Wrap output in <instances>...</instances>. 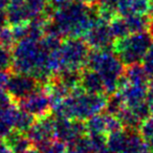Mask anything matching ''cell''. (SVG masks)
<instances>
[{"mask_svg":"<svg viewBox=\"0 0 153 153\" xmlns=\"http://www.w3.org/2000/svg\"><path fill=\"white\" fill-rule=\"evenodd\" d=\"M99 19L97 5L74 1L55 10L45 26V35L64 38H81Z\"/></svg>","mask_w":153,"mask_h":153,"instance_id":"1","label":"cell"},{"mask_svg":"<svg viewBox=\"0 0 153 153\" xmlns=\"http://www.w3.org/2000/svg\"><path fill=\"white\" fill-rule=\"evenodd\" d=\"M106 103V94H89L79 87L65 97L51 111L55 117L86 121L92 115L104 111Z\"/></svg>","mask_w":153,"mask_h":153,"instance_id":"2","label":"cell"},{"mask_svg":"<svg viewBox=\"0 0 153 153\" xmlns=\"http://www.w3.org/2000/svg\"><path fill=\"white\" fill-rule=\"evenodd\" d=\"M86 67L96 70L104 84L105 94L111 96L119 88V82L125 71V65L110 49H90Z\"/></svg>","mask_w":153,"mask_h":153,"instance_id":"3","label":"cell"},{"mask_svg":"<svg viewBox=\"0 0 153 153\" xmlns=\"http://www.w3.org/2000/svg\"><path fill=\"white\" fill-rule=\"evenodd\" d=\"M152 44V36L148 30H146L115 39L112 45V51L124 65L129 66L142 63Z\"/></svg>","mask_w":153,"mask_h":153,"instance_id":"4","label":"cell"},{"mask_svg":"<svg viewBox=\"0 0 153 153\" xmlns=\"http://www.w3.org/2000/svg\"><path fill=\"white\" fill-rule=\"evenodd\" d=\"M90 49L89 45L83 39L65 38L58 48L60 71L64 69L82 70V68L86 66Z\"/></svg>","mask_w":153,"mask_h":153,"instance_id":"5","label":"cell"},{"mask_svg":"<svg viewBox=\"0 0 153 153\" xmlns=\"http://www.w3.org/2000/svg\"><path fill=\"white\" fill-rule=\"evenodd\" d=\"M42 87L43 84L30 74L12 72L5 86V90L16 103L40 90Z\"/></svg>","mask_w":153,"mask_h":153,"instance_id":"6","label":"cell"},{"mask_svg":"<svg viewBox=\"0 0 153 153\" xmlns=\"http://www.w3.org/2000/svg\"><path fill=\"white\" fill-rule=\"evenodd\" d=\"M84 40L91 49L112 51V45L115 39L111 34L108 22L99 18L90 27V30L85 34Z\"/></svg>","mask_w":153,"mask_h":153,"instance_id":"7","label":"cell"},{"mask_svg":"<svg viewBox=\"0 0 153 153\" xmlns=\"http://www.w3.org/2000/svg\"><path fill=\"white\" fill-rule=\"evenodd\" d=\"M86 134L85 123L78 120L55 117V137L66 144H72Z\"/></svg>","mask_w":153,"mask_h":153,"instance_id":"8","label":"cell"},{"mask_svg":"<svg viewBox=\"0 0 153 153\" xmlns=\"http://www.w3.org/2000/svg\"><path fill=\"white\" fill-rule=\"evenodd\" d=\"M16 105L20 109L34 115L36 119L51 113V98L43 87L30 96L16 102Z\"/></svg>","mask_w":153,"mask_h":153,"instance_id":"9","label":"cell"},{"mask_svg":"<svg viewBox=\"0 0 153 153\" xmlns=\"http://www.w3.org/2000/svg\"><path fill=\"white\" fill-rule=\"evenodd\" d=\"M25 134L34 147H38L46 140L55 138V115L49 113L36 119Z\"/></svg>","mask_w":153,"mask_h":153,"instance_id":"10","label":"cell"},{"mask_svg":"<svg viewBox=\"0 0 153 153\" xmlns=\"http://www.w3.org/2000/svg\"><path fill=\"white\" fill-rule=\"evenodd\" d=\"M5 17L10 26H15L30 21V17L26 7V0H11L5 10Z\"/></svg>","mask_w":153,"mask_h":153,"instance_id":"11","label":"cell"},{"mask_svg":"<svg viewBox=\"0 0 153 153\" xmlns=\"http://www.w3.org/2000/svg\"><path fill=\"white\" fill-rule=\"evenodd\" d=\"M117 12V15L122 17L131 14L150 15L151 0H119Z\"/></svg>","mask_w":153,"mask_h":153,"instance_id":"12","label":"cell"},{"mask_svg":"<svg viewBox=\"0 0 153 153\" xmlns=\"http://www.w3.org/2000/svg\"><path fill=\"white\" fill-rule=\"evenodd\" d=\"M80 87L86 92L89 94H105L104 84L101 76L92 69H87L82 71V78Z\"/></svg>","mask_w":153,"mask_h":153,"instance_id":"13","label":"cell"},{"mask_svg":"<svg viewBox=\"0 0 153 153\" xmlns=\"http://www.w3.org/2000/svg\"><path fill=\"white\" fill-rule=\"evenodd\" d=\"M3 142L13 153H23L34 147L26 134L18 130H13L3 138Z\"/></svg>","mask_w":153,"mask_h":153,"instance_id":"14","label":"cell"},{"mask_svg":"<svg viewBox=\"0 0 153 153\" xmlns=\"http://www.w3.org/2000/svg\"><path fill=\"white\" fill-rule=\"evenodd\" d=\"M123 78L128 84L133 85H148L150 80V76L140 63L125 66Z\"/></svg>","mask_w":153,"mask_h":153,"instance_id":"15","label":"cell"},{"mask_svg":"<svg viewBox=\"0 0 153 153\" xmlns=\"http://www.w3.org/2000/svg\"><path fill=\"white\" fill-rule=\"evenodd\" d=\"M125 20L130 34H135V33H142L148 30L151 17H149V15L131 14L129 16H126Z\"/></svg>","mask_w":153,"mask_h":153,"instance_id":"16","label":"cell"},{"mask_svg":"<svg viewBox=\"0 0 153 153\" xmlns=\"http://www.w3.org/2000/svg\"><path fill=\"white\" fill-rule=\"evenodd\" d=\"M128 140V130L122 129L120 131L107 134V149L113 153H122L125 149Z\"/></svg>","mask_w":153,"mask_h":153,"instance_id":"17","label":"cell"},{"mask_svg":"<svg viewBox=\"0 0 153 153\" xmlns=\"http://www.w3.org/2000/svg\"><path fill=\"white\" fill-rule=\"evenodd\" d=\"M86 133H106V126H105V113H97L90 117L85 121Z\"/></svg>","mask_w":153,"mask_h":153,"instance_id":"18","label":"cell"},{"mask_svg":"<svg viewBox=\"0 0 153 153\" xmlns=\"http://www.w3.org/2000/svg\"><path fill=\"white\" fill-rule=\"evenodd\" d=\"M108 24H109V28H110V32L112 34V36L114 37V39L123 38V37L130 35L127 23H126L125 17L117 15L109 21Z\"/></svg>","mask_w":153,"mask_h":153,"instance_id":"19","label":"cell"},{"mask_svg":"<svg viewBox=\"0 0 153 153\" xmlns=\"http://www.w3.org/2000/svg\"><path fill=\"white\" fill-rule=\"evenodd\" d=\"M35 148L38 149L40 153H66L67 144L58 138H51Z\"/></svg>","mask_w":153,"mask_h":153,"instance_id":"20","label":"cell"},{"mask_svg":"<svg viewBox=\"0 0 153 153\" xmlns=\"http://www.w3.org/2000/svg\"><path fill=\"white\" fill-rule=\"evenodd\" d=\"M35 121H36V117L34 115H32L30 113L26 112V111L19 108L17 117H16L15 130H18V131L25 133L30 128V126L34 124Z\"/></svg>","mask_w":153,"mask_h":153,"instance_id":"21","label":"cell"},{"mask_svg":"<svg viewBox=\"0 0 153 153\" xmlns=\"http://www.w3.org/2000/svg\"><path fill=\"white\" fill-rule=\"evenodd\" d=\"M126 105L124 103L123 99H122L121 94L119 92H115V94L109 96V98H107V103L106 107H105V112L110 113V114L117 115L120 111L123 108H125Z\"/></svg>","mask_w":153,"mask_h":153,"instance_id":"22","label":"cell"},{"mask_svg":"<svg viewBox=\"0 0 153 153\" xmlns=\"http://www.w3.org/2000/svg\"><path fill=\"white\" fill-rule=\"evenodd\" d=\"M16 39L13 34L12 27L4 26L2 30H0V44L2 46L7 47L9 49H13V47L16 44Z\"/></svg>","mask_w":153,"mask_h":153,"instance_id":"23","label":"cell"},{"mask_svg":"<svg viewBox=\"0 0 153 153\" xmlns=\"http://www.w3.org/2000/svg\"><path fill=\"white\" fill-rule=\"evenodd\" d=\"M12 64H13L12 49L7 48L0 44V69L11 71Z\"/></svg>","mask_w":153,"mask_h":153,"instance_id":"24","label":"cell"},{"mask_svg":"<svg viewBox=\"0 0 153 153\" xmlns=\"http://www.w3.org/2000/svg\"><path fill=\"white\" fill-rule=\"evenodd\" d=\"M138 132L146 142L153 137V113L142 122Z\"/></svg>","mask_w":153,"mask_h":153,"instance_id":"25","label":"cell"},{"mask_svg":"<svg viewBox=\"0 0 153 153\" xmlns=\"http://www.w3.org/2000/svg\"><path fill=\"white\" fill-rule=\"evenodd\" d=\"M13 103H15V102H14L13 99L11 98V96L7 92V90L0 89V110L7 108V106L12 105Z\"/></svg>","mask_w":153,"mask_h":153,"instance_id":"26","label":"cell"},{"mask_svg":"<svg viewBox=\"0 0 153 153\" xmlns=\"http://www.w3.org/2000/svg\"><path fill=\"white\" fill-rule=\"evenodd\" d=\"M12 71H10V70L0 69V89H5V86H7Z\"/></svg>","mask_w":153,"mask_h":153,"instance_id":"27","label":"cell"},{"mask_svg":"<svg viewBox=\"0 0 153 153\" xmlns=\"http://www.w3.org/2000/svg\"><path fill=\"white\" fill-rule=\"evenodd\" d=\"M7 17H5V12L0 11V30H2L4 26H7Z\"/></svg>","mask_w":153,"mask_h":153,"instance_id":"28","label":"cell"},{"mask_svg":"<svg viewBox=\"0 0 153 153\" xmlns=\"http://www.w3.org/2000/svg\"><path fill=\"white\" fill-rule=\"evenodd\" d=\"M147 103L149 105V108L151 110V113H153V91H148V96H147Z\"/></svg>","mask_w":153,"mask_h":153,"instance_id":"29","label":"cell"},{"mask_svg":"<svg viewBox=\"0 0 153 153\" xmlns=\"http://www.w3.org/2000/svg\"><path fill=\"white\" fill-rule=\"evenodd\" d=\"M66 153H82L79 149L76 148L74 144H67V148H66Z\"/></svg>","mask_w":153,"mask_h":153,"instance_id":"30","label":"cell"},{"mask_svg":"<svg viewBox=\"0 0 153 153\" xmlns=\"http://www.w3.org/2000/svg\"><path fill=\"white\" fill-rule=\"evenodd\" d=\"M10 2H11V0H0V11L5 12Z\"/></svg>","mask_w":153,"mask_h":153,"instance_id":"31","label":"cell"},{"mask_svg":"<svg viewBox=\"0 0 153 153\" xmlns=\"http://www.w3.org/2000/svg\"><path fill=\"white\" fill-rule=\"evenodd\" d=\"M99 1H100V0H83L82 2L86 3V4H88V5H97L99 3Z\"/></svg>","mask_w":153,"mask_h":153,"instance_id":"32","label":"cell"},{"mask_svg":"<svg viewBox=\"0 0 153 153\" xmlns=\"http://www.w3.org/2000/svg\"><path fill=\"white\" fill-rule=\"evenodd\" d=\"M23 153H40V151L37 148H35V147H32V148L28 149L27 151H25V152H23Z\"/></svg>","mask_w":153,"mask_h":153,"instance_id":"33","label":"cell"},{"mask_svg":"<svg viewBox=\"0 0 153 153\" xmlns=\"http://www.w3.org/2000/svg\"><path fill=\"white\" fill-rule=\"evenodd\" d=\"M148 87L150 91H153V76H150V80H149V84H148Z\"/></svg>","mask_w":153,"mask_h":153,"instance_id":"34","label":"cell"},{"mask_svg":"<svg viewBox=\"0 0 153 153\" xmlns=\"http://www.w3.org/2000/svg\"><path fill=\"white\" fill-rule=\"evenodd\" d=\"M147 144H148V147L151 151H153V137L150 138L149 140H147Z\"/></svg>","mask_w":153,"mask_h":153,"instance_id":"35","label":"cell"},{"mask_svg":"<svg viewBox=\"0 0 153 153\" xmlns=\"http://www.w3.org/2000/svg\"><path fill=\"white\" fill-rule=\"evenodd\" d=\"M98 153H113V152H111L110 150H108V149H107V148H105L104 150L100 151V152H98Z\"/></svg>","mask_w":153,"mask_h":153,"instance_id":"36","label":"cell"},{"mask_svg":"<svg viewBox=\"0 0 153 153\" xmlns=\"http://www.w3.org/2000/svg\"><path fill=\"white\" fill-rule=\"evenodd\" d=\"M151 17L153 18V0H151V12H150Z\"/></svg>","mask_w":153,"mask_h":153,"instance_id":"37","label":"cell"},{"mask_svg":"<svg viewBox=\"0 0 153 153\" xmlns=\"http://www.w3.org/2000/svg\"><path fill=\"white\" fill-rule=\"evenodd\" d=\"M71 1H80V2H82L83 0H71Z\"/></svg>","mask_w":153,"mask_h":153,"instance_id":"38","label":"cell"},{"mask_svg":"<svg viewBox=\"0 0 153 153\" xmlns=\"http://www.w3.org/2000/svg\"><path fill=\"white\" fill-rule=\"evenodd\" d=\"M147 153H153V151H151V150H149V151H148V152H147Z\"/></svg>","mask_w":153,"mask_h":153,"instance_id":"39","label":"cell"},{"mask_svg":"<svg viewBox=\"0 0 153 153\" xmlns=\"http://www.w3.org/2000/svg\"><path fill=\"white\" fill-rule=\"evenodd\" d=\"M46 1H47V2H49V1H51V0H46Z\"/></svg>","mask_w":153,"mask_h":153,"instance_id":"40","label":"cell"}]
</instances>
